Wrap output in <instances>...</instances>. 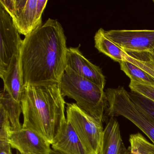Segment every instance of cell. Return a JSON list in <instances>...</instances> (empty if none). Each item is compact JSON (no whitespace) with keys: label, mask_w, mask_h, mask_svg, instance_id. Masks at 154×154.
<instances>
[{"label":"cell","mask_w":154,"mask_h":154,"mask_svg":"<svg viewBox=\"0 0 154 154\" xmlns=\"http://www.w3.org/2000/svg\"><path fill=\"white\" fill-rule=\"evenodd\" d=\"M67 48L63 29L56 20L48 19L25 37L20 54L24 86L59 84Z\"/></svg>","instance_id":"6da1fadb"},{"label":"cell","mask_w":154,"mask_h":154,"mask_svg":"<svg viewBox=\"0 0 154 154\" xmlns=\"http://www.w3.org/2000/svg\"><path fill=\"white\" fill-rule=\"evenodd\" d=\"M20 103L22 128L35 131L52 145L67 121L59 84L25 85Z\"/></svg>","instance_id":"7a4b0ae2"},{"label":"cell","mask_w":154,"mask_h":154,"mask_svg":"<svg viewBox=\"0 0 154 154\" xmlns=\"http://www.w3.org/2000/svg\"><path fill=\"white\" fill-rule=\"evenodd\" d=\"M59 85L63 97L74 100L80 108L103 122L107 107L104 90L66 66Z\"/></svg>","instance_id":"3957f363"},{"label":"cell","mask_w":154,"mask_h":154,"mask_svg":"<svg viewBox=\"0 0 154 154\" xmlns=\"http://www.w3.org/2000/svg\"><path fill=\"white\" fill-rule=\"evenodd\" d=\"M105 112L109 117L122 116L137 126L154 144V122L132 100L128 92L122 86L108 88Z\"/></svg>","instance_id":"277c9868"},{"label":"cell","mask_w":154,"mask_h":154,"mask_svg":"<svg viewBox=\"0 0 154 154\" xmlns=\"http://www.w3.org/2000/svg\"><path fill=\"white\" fill-rule=\"evenodd\" d=\"M66 118L89 154H99L103 137V122L75 103H67Z\"/></svg>","instance_id":"5b68a950"},{"label":"cell","mask_w":154,"mask_h":154,"mask_svg":"<svg viewBox=\"0 0 154 154\" xmlns=\"http://www.w3.org/2000/svg\"><path fill=\"white\" fill-rule=\"evenodd\" d=\"M47 0H0V5L9 14L14 26L25 37L43 24L42 15Z\"/></svg>","instance_id":"8992f818"},{"label":"cell","mask_w":154,"mask_h":154,"mask_svg":"<svg viewBox=\"0 0 154 154\" xmlns=\"http://www.w3.org/2000/svg\"><path fill=\"white\" fill-rule=\"evenodd\" d=\"M0 75L8 68L14 56H20L23 40L9 14L0 5Z\"/></svg>","instance_id":"52a82bcc"},{"label":"cell","mask_w":154,"mask_h":154,"mask_svg":"<svg viewBox=\"0 0 154 154\" xmlns=\"http://www.w3.org/2000/svg\"><path fill=\"white\" fill-rule=\"evenodd\" d=\"M106 36L127 53L150 52L154 49V30H110Z\"/></svg>","instance_id":"ba28073f"},{"label":"cell","mask_w":154,"mask_h":154,"mask_svg":"<svg viewBox=\"0 0 154 154\" xmlns=\"http://www.w3.org/2000/svg\"><path fill=\"white\" fill-rule=\"evenodd\" d=\"M8 142L12 148L21 154H49L52 149L45 138L29 129L11 131Z\"/></svg>","instance_id":"9c48e42d"},{"label":"cell","mask_w":154,"mask_h":154,"mask_svg":"<svg viewBox=\"0 0 154 154\" xmlns=\"http://www.w3.org/2000/svg\"><path fill=\"white\" fill-rule=\"evenodd\" d=\"M77 47L67 48L66 66L78 75L90 80L104 90L106 84L105 76L99 66L88 60Z\"/></svg>","instance_id":"30bf717a"},{"label":"cell","mask_w":154,"mask_h":154,"mask_svg":"<svg viewBox=\"0 0 154 154\" xmlns=\"http://www.w3.org/2000/svg\"><path fill=\"white\" fill-rule=\"evenodd\" d=\"M51 145L52 149L62 154H89L67 121Z\"/></svg>","instance_id":"8fae6325"},{"label":"cell","mask_w":154,"mask_h":154,"mask_svg":"<svg viewBox=\"0 0 154 154\" xmlns=\"http://www.w3.org/2000/svg\"><path fill=\"white\" fill-rule=\"evenodd\" d=\"M0 76L4 83V91L15 101L21 103L24 90L20 56H14L8 68Z\"/></svg>","instance_id":"7c38bea8"},{"label":"cell","mask_w":154,"mask_h":154,"mask_svg":"<svg viewBox=\"0 0 154 154\" xmlns=\"http://www.w3.org/2000/svg\"><path fill=\"white\" fill-rule=\"evenodd\" d=\"M129 154L122 141L119 122L114 117H110L103 130L99 154Z\"/></svg>","instance_id":"4fadbf2b"},{"label":"cell","mask_w":154,"mask_h":154,"mask_svg":"<svg viewBox=\"0 0 154 154\" xmlns=\"http://www.w3.org/2000/svg\"><path fill=\"white\" fill-rule=\"evenodd\" d=\"M95 47L99 52L109 57L115 62L124 61L127 52L110 39L105 34V30L100 28L94 37Z\"/></svg>","instance_id":"5bb4252c"},{"label":"cell","mask_w":154,"mask_h":154,"mask_svg":"<svg viewBox=\"0 0 154 154\" xmlns=\"http://www.w3.org/2000/svg\"><path fill=\"white\" fill-rule=\"evenodd\" d=\"M0 107L7 112L12 130L22 128V125L20 120L22 113L21 103L15 101L7 92L3 91L0 94Z\"/></svg>","instance_id":"9a60e30c"},{"label":"cell","mask_w":154,"mask_h":154,"mask_svg":"<svg viewBox=\"0 0 154 154\" xmlns=\"http://www.w3.org/2000/svg\"><path fill=\"white\" fill-rule=\"evenodd\" d=\"M121 70L131 79L140 84L154 86V77L136 66L122 61L119 63Z\"/></svg>","instance_id":"2e32d148"},{"label":"cell","mask_w":154,"mask_h":154,"mask_svg":"<svg viewBox=\"0 0 154 154\" xmlns=\"http://www.w3.org/2000/svg\"><path fill=\"white\" fill-rule=\"evenodd\" d=\"M129 142L130 154H154V144L148 141L140 133L130 135Z\"/></svg>","instance_id":"e0dca14e"},{"label":"cell","mask_w":154,"mask_h":154,"mask_svg":"<svg viewBox=\"0 0 154 154\" xmlns=\"http://www.w3.org/2000/svg\"><path fill=\"white\" fill-rule=\"evenodd\" d=\"M129 94L134 102L154 122V101L135 92L131 91Z\"/></svg>","instance_id":"ac0fdd59"},{"label":"cell","mask_w":154,"mask_h":154,"mask_svg":"<svg viewBox=\"0 0 154 154\" xmlns=\"http://www.w3.org/2000/svg\"><path fill=\"white\" fill-rule=\"evenodd\" d=\"M12 130L8 113L0 107V141H8L10 133Z\"/></svg>","instance_id":"d6986e66"},{"label":"cell","mask_w":154,"mask_h":154,"mask_svg":"<svg viewBox=\"0 0 154 154\" xmlns=\"http://www.w3.org/2000/svg\"><path fill=\"white\" fill-rule=\"evenodd\" d=\"M129 87L131 91L140 94L154 101V86L143 85L131 81Z\"/></svg>","instance_id":"ffe728a7"},{"label":"cell","mask_w":154,"mask_h":154,"mask_svg":"<svg viewBox=\"0 0 154 154\" xmlns=\"http://www.w3.org/2000/svg\"><path fill=\"white\" fill-rule=\"evenodd\" d=\"M8 141H0V154H13Z\"/></svg>","instance_id":"44dd1931"},{"label":"cell","mask_w":154,"mask_h":154,"mask_svg":"<svg viewBox=\"0 0 154 154\" xmlns=\"http://www.w3.org/2000/svg\"><path fill=\"white\" fill-rule=\"evenodd\" d=\"M49 154H62L61 153H59V152H57V151H55V150H53V149H51V152H50Z\"/></svg>","instance_id":"7402d4cb"},{"label":"cell","mask_w":154,"mask_h":154,"mask_svg":"<svg viewBox=\"0 0 154 154\" xmlns=\"http://www.w3.org/2000/svg\"><path fill=\"white\" fill-rule=\"evenodd\" d=\"M149 53L150 54V55L152 57V58L154 59V49L151 51V52H149Z\"/></svg>","instance_id":"603a6c76"},{"label":"cell","mask_w":154,"mask_h":154,"mask_svg":"<svg viewBox=\"0 0 154 154\" xmlns=\"http://www.w3.org/2000/svg\"><path fill=\"white\" fill-rule=\"evenodd\" d=\"M17 154H20V153L19 152H18V151H17Z\"/></svg>","instance_id":"cb8c5ba5"},{"label":"cell","mask_w":154,"mask_h":154,"mask_svg":"<svg viewBox=\"0 0 154 154\" xmlns=\"http://www.w3.org/2000/svg\"><path fill=\"white\" fill-rule=\"evenodd\" d=\"M153 2H154V1H153Z\"/></svg>","instance_id":"d4e9b609"}]
</instances>
